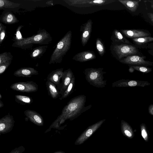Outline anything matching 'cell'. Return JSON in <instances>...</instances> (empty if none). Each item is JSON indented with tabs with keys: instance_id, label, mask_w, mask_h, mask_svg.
Masks as SVG:
<instances>
[{
	"instance_id": "30",
	"label": "cell",
	"mask_w": 153,
	"mask_h": 153,
	"mask_svg": "<svg viewBox=\"0 0 153 153\" xmlns=\"http://www.w3.org/2000/svg\"><path fill=\"white\" fill-rule=\"evenodd\" d=\"M133 42L137 45H141L153 41V37L151 36H145L132 39Z\"/></svg>"
},
{
	"instance_id": "15",
	"label": "cell",
	"mask_w": 153,
	"mask_h": 153,
	"mask_svg": "<svg viewBox=\"0 0 153 153\" xmlns=\"http://www.w3.org/2000/svg\"><path fill=\"white\" fill-rule=\"evenodd\" d=\"M92 20L89 19L83 25V30L81 35V40L83 46L86 44L90 37L92 30Z\"/></svg>"
},
{
	"instance_id": "6",
	"label": "cell",
	"mask_w": 153,
	"mask_h": 153,
	"mask_svg": "<svg viewBox=\"0 0 153 153\" xmlns=\"http://www.w3.org/2000/svg\"><path fill=\"white\" fill-rule=\"evenodd\" d=\"M113 51L119 59L138 53V49L133 45L121 44L116 45L113 47Z\"/></svg>"
},
{
	"instance_id": "33",
	"label": "cell",
	"mask_w": 153,
	"mask_h": 153,
	"mask_svg": "<svg viewBox=\"0 0 153 153\" xmlns=\"http://www.w3.org/2000/svg\"><path fill=\"white\" fill-rule=\"evenodd\" d=\"M6 27L1 23L0 24V44H1L6 36Z\"/></svg>"
},
{
	"instance_id": "39",
	"label": "cell",
	"mask_w": 153,
	"mask_h": 153,
	"mask_svg": "<svg viewBox=\"0 0 153 153\" xmlns=\"http://www.w3.org/2000/svg\"><path fill=\"white\" fill-rule=\"evenodd\" d=\"M4 106V104L1 100H0V108H1Z\"/></svg>"
},
{
	"instance_id": "40",
	"label": "cell",
	"mask_w": 153,
	"mask_h": 153,
	"mask_svg": "<svg viewBox=\"0 0 153 153\" xmlns=\"http://www.w3.org/2000/svg\"><path fill=\"white\" fill-rule=\"evenodd\" d=\"M53 1H48L47 2H46V4H50V5L52 4L53 3Z\"/></svg>"
},
{
	"instance_id": "2",
	"label": "cell",
	"mask_w": 153,
	"mask_h": 153,
	"mask_svg": "<svg viewBox=\"0 0 153 153\" xmlns=\"http://www.w3.org/2000/svg\"><path fill=\"white\" fill-rule=\"evenodd\" d=\"M52 40L51 35L45 29H39L36 34L31 37L23 38L20 40L14 41L12 46L26 49L31 48L34 44H48Z\"/></svg>"
},
{
	"instance_id": "7",
	"label": "cell",
	"mask_w": 153,
	"mask_h": 153,
	"mask_svg": "<svg viewBox=\"0 0 153 153\" xmlns=\"http://www.w3.org/2000/svg\"><path fill=\"white\" fill-rule=\"evenodd\" d=\"M10 88L16 91L23 93H32L36 91L38 85L33 81L18 82L12 84Z\"/></svg>"
},
{
	"instance_id": "28",
	"label": "cell",
	"mask_w": 153,
	"mask_h": 153,
	"mask_svg": "<svg viewBox=\"0 0 153 153\" xmlns=\"http://www.w3.org/2000/svg\"><path fill=\"white\" fill-rule=\"evenodd\" d=\"M129 71L132 73L134 70L142 72L144 73H148L152 71L151 68L143 66L131 65L129 67Z\"/></svg>"
},
{
	"instance_id": "38",
	"label": "cell",
	"mask_w": 153,
	"mask_h": 153,
	"mask_svg": "<svg viewBox=\"0 0 153 153\" xmlns=\"http://www.w3.org/2000/svg\"><path fill=\"white\" fill-rule=\"evenodd\" d=\"M147 15L149 18L153 23V13H147Z\"/></svg>"
},
{
	"instance_id": "26",
	"label": "cell",
	"mask_w": 153,
	"mask_h": 153,
	"mask_svg": "<svg viewBox=\"0 0 153 153\" xmlns=\"http://www.w3.org/2000/svg\"><path fill=\"white\" fill-rule=\"evenodd\" d=\"M15 98L16 102L22 105L30 104L33 101L31 97L26 96L16 95H15Z\"/></svg>"
},
{
	"instance_id": "14",
	"label": "cell",
	"mask_w": 153,
	"mask_h": 153,
	"mask_svg": "<svg viewBox=\"0 0 153 153\" xmlns=\"http://www.w3.org/2000/svg\"><path fill=\"white\" fill-rule=\"evenodd\" d=\"M63 72V68L57 69L51 72L47 77V80L55 84L59 90L60 88L61 84L60 81L62 79Z\"/></svg>"
},
{
	"instance_id": "5",
	"label": "cell",
	"mask_w": 153,
	"mask_h": 153,
	"mask_svg": "<svg viewBox=\"0 0 153 153\" xmlns=\"http://www.w3.org/2000/svg\"><path fill=\"white\" fill-rule=\"evenodd\" d=\"M63 1L69 6L78 7L102 6L116 1L115 0H65Z\"/></svg>"
},
{
	"instance_id": "11",
	"label": "cell",
	"mask_w": 153,
	"mask_h": 153,
	"mask_svg": "<svg viewBox=\"0 0 153 153\" xmlns=\"http://www.w3.org/2000/svg\"><path fill=\"white\" fill-rule=\"evenodd\" d=\"M15 120L12 115H7L0 120V133L4 134L10 132L13 129Z\"/></svg>"
},
{
	"instance_id": "13",
	"label": "cell",
	"mask_w": 153,
	"mask_h": 153,
	"mask_svg": "<svg viewBox=\"0 0 153 153\" xmlns=\"http://www.w3.org/2000/svg\"><path fill=\"white\" fill-rule=\"evenodd\" d=\"M25 116L35 124L39 126L44 125V120L42 116L37 112L31 110H26L24 111Z\"/></svg>"
},
{
	"instance_id": "4",
	"label": "cell",
	"mask_w": 153,
	"mask_h": 153,
	"mask_svg": "<svg viewBox=\"0 0 153 153\" xmlns=\"http://www.w3.org/2000/svg\"><path fill=\"white\" fill-rule=\"evenodd\" d=\"M103 68H89L85 69L84 74L86 81L91 85L98 88L105 87L107 80L104 79L103 75L106 73Z\"/></svg>"
},
{
	"instance_id": "12",
	"label": "cell",
	"mask_w": 153,
	"mask_h": 153,
	"mask_svg": "<svg viewBox=\"0 0 153 153\" xmlns=\"http://www.w3.org/2000/svg\"><path fill=\"white\" fill-rule=\"evenodd\" d=\"M74 76L73 73L70 68H68L64 71L62 78V82L59 90L60 94L61 96L64 94L70 84Z\"/></svg>"
},
{
	"instance_id": "23",
	"label": "cell",
	"mask_w": 153,
	"mask_h": 153,
	"mask_svg": "<svg viewBox=\"0 0 153 153\" xmlns=\"http://www.w3.org/2000/svg\"><path fill=\"white\" fill-rule=\"evenodd\" d=\"M21 4L6 0H0L1 10H12L19 7Z\"/></svg>"
},
{
	"instance_id": "25",
	"label": "cell",
	"mask_w": 153,
	"mask_h": 153,
	"mask_svg": "<svg viewBox=\"0 0 153 153\" xmlns=\"http://www.w3.org/2000/svg\"><path fill=\"white\" fill-rule=\"evenodd\" d=\"M111 39L114 42H120L126 44H131L128 40L117 29H115L113 31Z\"/></svg>"
},
{
	"instance_id": "41",
	"label": "cell",
	"mask_w": 153,
	"mask_h": 153,
	"mask_svg": "<svg viewBox=\"0 0 153 153\" xmlns=\"http://www.w3.org/2000/svg\"><path fill=\"white\" fill-rule=\"evenodd\" d=\"M53 153H65L63 151H56L55 152H54Z\"/></svg>"
},
{
	"instance_id": "37",
	"label": "cell",
	"mask_w": 153,
	"mask_h": 153,
	"mask_svg": "<svg viewBox=\"0 0 153 153\" xmlns=\"http://www.w3.org/2000/svg\"><path fill=\"white\" fill-rule=\"evenodd\" d=\"M148 111L150 114L153 116V104H151L149 106Z\"/></svg>"
},
{
	"instance_id": "8",
	"label": "cell",
	"mask_w": 153,
	"mask_h": 153,
	"mask_svg": "<svg viewBox=\"0 0 153 153\" xmlns=\"http://www.w3.org/2000/svg\"><path fill=\"white\" fill-rule=\"evenodd\" d=\"M105 120H101L88 126L76 139L75 145H79L83 143L101 126Z\"/></svg>"
},
{
	"instance_id": "42",
	"label": "cell",
	"mask_w": 153,
	"mask_h": 153,
	"mask_svg": "<svg viewBox=\"0 0 153 153\" xmlns=\"http://www.w3.org/2000/svg\"><path fill=\"white\" fill-rule=\"evenodd\" d=\"M151 7L153 9V3L151 4Z\"/></svg>"
},
{
	"instance_id": "43",
	"label": "cell",
	"mask_w": 153,
	"mask_h": 153,
	"mask_svg": "<svg viewBox=\"0 0 153 153\" xmlns=\"http://www.w3.org/2000/svg\"><path fill=\"white\" fill-rule=\"evenodd\" d=\"M2 98V95H1V94H0V99L1 100Z\"/></svg>"
},
{
	"instance_id": "17",
	"label": "cell",
	"mask_w": 153,
	"mask_h": 153,
	"mask_svg": "<svg viewBox=\"0 0 153 153\" xmlns=\"http://www.w3.org/2000/svg\"><path fill=\"white\" fill-rule=\"evenodd\" d=\"M39 74L38 71L31 67H23L19 69L13 73V75L17 77H30L33 75Z\"/></svg>"
},
{
	"instance_id": "34",
	"label": "cell",
	"mask_w": 153,
	"mask_h": 153,
	"mask_svg": "<svg viewBox=\"0 0 153 153\" xmlns=\"http://www.w3.org/2000/svg\"><path fill=\"white\" fill-rule=\"evenodd\" d=\"M12 62H9L1 65H0V75L3 74L8 67L10 66Z\"/></svg>"
},
{
	"instance_id": "18",
	"label": "cell",
	"mask_w": 153,
	"mask_h": 153,
	"mask_svg": "<svg viewBox=\"0 0 153 153\" xmlns=\"http://www.w3.org/2000/svg\"><path fill=\"white\" fill-rule=\"evenodd\" d=\"M0 21L7 25L14 24L19 22L15 16L9 10H4L3 12L0 16Z\"/></svg>"
},
{
	"instance_id": "32",
	"label": "cell",
	"mask_w": 153,
	"mask_h": 153,
	"mask_svg": "<svg viewBox=\"0 0 153 153\" xmlns=\"http://www.w3.org/2000/svg\"><path fill=\"white\" fill-rule=\"evenodd\" d=\"M140 128L142 137L145 141L147 142L148 140V135L145 124L143 123L140 125Z\"/></svg>"
},
{
	"instance_id": "19",
	"label": "cell",
	"mask_w": 153,
	"mask_h": 153,
	"mask_svg": "<svg viewBox=\"0 0 153 153\" xmlns=\"http://www.w3.org/2000/svg\"><path fill=\"white\" fill-rule=\"evenodd\" d=\"M122 33L125 36L131 39L148 36L149 33L143 30H121Z\"/></svg>"
},
{
	"instance_id": "20",
	"label": "cell",
	"mask_w": 153,
	"mask_h": 153,
	"mask_svg": "<svg viewBox=\"0 0 153 153\" xmlns=\"http://www.w3.org/2000/svg\"><path fill=\"white\" fill-rule=\"evenodd\" d=\"M121 130L123 134L125 137L132 139L134 136V133L131 126L124 120L121 121Z\"/></svg>"
},
{
	"instance_id": "31",
	"label": "cell",
	"mask_w": 153,
	"mask_h": 153,
	"mask_svg": "<svg viewBox=\"0 0 153 153\" xmlns=\"http://www.w3.org/2000/svg\"><path fill=\"white\" fill-rule=\"evenodd\" d=\"M96 47L99 54L100 56H102L105 53V48L103 42L99 38L96 39Z\"/></svg>"
},
{
	"instance_id": "16",
	"label": "cell",
	"mask_w": 153,
	"mask_h": 153,
	"mask_svg": "<svg viewBox=\"0 0 153 153\" xmlns=\"http://www.w3.org/2000/svg\"><path fill=\"white\" fill-rule=\"evenodd\" d=\"M96 58V56L94 51H87L77 53L73 57L72 59L80 62H84Z\"/></svg>"
},
{
	"instance_id": "10",
	"label": "cell",
	"mask_w": 153,
	"mask_h": 153,
	"mask_svg": "<svg viewBox=\"0 0 153 153\" xmlns=\"http://www.w3.org/2000/svg\"><path fill=\"white\" fill-rule=\"evenodd\" d=\"M150 83L148 81L134 80L121 79L112 83L113 87H144L149 85Z\"/></svg>"
},
{
	"instance_id": "22",
	"label": "cell",
	"mask_w": 153,
	"mask_h": 153,
	"mask_svg": "<svg viewBox=\"0 0 153 153\" xmlns=\"http://www.w3.org/2000/svg\"><path fill=\"white\" fill-rule=\"evenodd\" d=\"M118 1L131 12H134L137 10L140 1L131 0H119Z\"/></svg>"
},
{
	"instance_id": "24",
	"label": "cell",
	"mask_w": 153,
	"mask_h": 153,
	"mask_svg": "<svg viewBox=\"0 0 153 153\" xmlns=\"http://www.w3.org/2000/svg\"><path fill=\"white\" fill-rule=\"evenodd\" d=\"M48 46L42 45L35 48L31 52L30 56L33 59H36L40 57L45 52Z\"/></svg>"
},
{
	"instance_id": "3",
	"label": "cell",
	"mask_w": 153,
	"mask_h": 153,
	"mask_svg": "<svg viewBox=\"0 0 153 153\" xmlns=\"http://www.w3.org/2000/svg\"><path fill=\"white\" fill-rule=\"evenodd\" d=\"M71 38V31H69L58 42L51 56L49 64L62 62L63 56L70 48Z\"/></svg>"
},
{
	"instance_id": "35",
	"label": "cell",
	"mask_w": 153,
	"mask_h": 153,
	"mask_svg": "<svg viewBox=\"0 0 153 153\" xmlns=\"http://www.w3.org/2000/svg\"><path fill=\"white\" fill-rule=\"evenodd\" d=\"M25 150V148L21 146L13 150L9 153H22Z\"/></svg>"
},
{
	"instance_id": "1",
	"label": "cell",
	"mask_w": 153,
	"mask_h": 153,
	"mask_svg": "<svg viewBox=\"0 0 153 153\" xmlns=\"http://www.w3.org/2000/svg\"><path fill=\"white\" fill-rule=\"evenodd\" d=\"M86 102V97L84 95H79L71 99L50 127H57L67 120L71 121L78 117L92 107L91 105L85 106Z\"/></svg>"
},
{
	"instance_id": "27",
	"label": "cell",
	"mask_w": 153,
	"mask_h": 153,
	"mask_svg": "<svg viewBox=\"0 0 153 153\" xmlns=\"http://www.w3.org/2000/svg\"><path fill=\"white\" fill-rule=\"evenodd\" d=\"M75 78L74 75L71 82L64 93L59 98L60 100H62L67 98L73 92L75 85Z\"/></svg>"
},
{
	"instance_id": "9",
	"label": "cell",
	"mask_w": 153,
	"mask_h": 153,
	"mask_svg": "<svg viewBox=\"0 0 153 153\" xmlns=\"http://www.w3.org/2000/svg\"><path fill=\"white\" fill-rule=\"evenodd\" d=\"M146 58L145 56L137 55L129 56L120 60V62L123 64L134 66H152L153 62L145 60Z\"/></svg>"
},
{
	"instance_id": "36",
	"label": "cell",
	"mask_w": 153,
	"mask_h": 153,
	"mask_svg": "<svg viewBox=\"0 0 153 153\" xmlns=\"http://www.w3.org/2000/svg\"><path fill=\"white\" fill-rule=\"evenodd\" d=\"M22 27V26L21 25L19 26L18 27L17 30L16 38L15 39L14 41L20 40L23 38L20 32V30Z\"/></svg>"
},
{
	"instance_id": "29",
	"label": "cell",
	"mask_w": 153,
	"mask_h": 153,
	"mask_svg": "<svg viewBox=\"0 0 153 153\" xmlns=\"http://www.w3.org/2000/svg\"><path fill=\"white\" fill-rule=\"evenodd\" d=\"M13 56L11 53L5 52L0 54V65L12 62Z\"/></svg>"
},
{
	"instance_id": "21",
	"label": "cell",
	"mask_w": 153,
	"mask_h": 153,
	"mask_svg": "<svg viewBox=\"0 0 153 153\" xmlns=\"http://www.w3.org/2000/svg\"><path fill=\"white\" fill-rule=\"evenodd\" d=\"M46 85L49 95L53 99L57 98L59 97L60 93L56 86L48 80L46 81Z\"/></svg>"
}]
</instances>
